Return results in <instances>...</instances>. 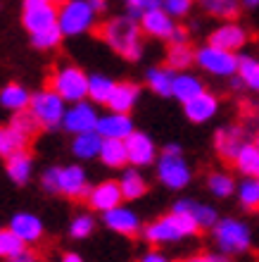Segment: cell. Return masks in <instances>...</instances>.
I'll use <instances>...</instances> for the list:
<instances>
[{"label": "cell", "instance_id": "ba28073f", "mask_svg": "<svg viewBox=\"0 0 259 262\" xmlns=\"http://www.w3.org/2000/svg\"><path fill=\"white\" fill-rule=\"evenodd\" d=\"M67 110H69L67 100L60 93H55L53 89H43L38 93H34L31 105H29V112L38 119L41 129H45V131H53L57 126H62Z\"/></svg>", "mask_w": 259, "mask_h": 262}, {"label": "cell", "instance_id": "1f68e13d", "mask_svg": "<svg viewBox=\"0 0 259 262\" xmlns=\"http://www.w3.org/2000/svg\"><path fill=\"white\" fill-rule=\"evenodd\" d=\"M200 5H202V10H205L209 17L233 21L238 17L243 0H200Z\"/></svg>", "mask_w": 259, "mask_h": 262}, {"label": "cell", "instance_id": "f5cc1de1", "mask_svg": "<svg viewBox=\"0 0 259 262\" xmlns=\"http://www.w3.org/2000/svg\"><path fill=\"white\" fill-rule=\"evenodd\" d=\"M171 262H191V260H171Z\"/></svg>", "mask_w": 259, "mask_h": 262}, {"label": "cell", "instance_id": "9a60e30c", "mask_svg": "<svg viewBox=\"0 0 259 262\" xmlns=\"http://www.w3.org/2000/svg\"><path fill=\"white\" fill-rule=\"evenodd\" d=\"M247 38H250L247 29L243 27V24H238V21H224L221 27H217L209 34L211 46L224 48V50H231V53H238V50L247 43Z\"/></svg>", "mask_w": 259, "mask_h": 262}, {"label": "cell", "instance_id": "52a82bcc", "mask_svg": "<svg viewBox=\"0 0 259 262\" xmlns=\"http://www.w3.org/2000/svg\"><path fill=\"white\" fill-rule=\"evenodd\" d=\"M157 179L169 191H178V188H185L191 184L193 172L191 165L185 162L183 152H181V145L169 143L162 150V155L157 160Z\"/></svg>", "mask_w": 259, "mask_h": 262}, {"label": "cell", "instance_id": "2e32d148", "mask_svg": "<svg viewBox=\"0 0 259 262\" xmlns=\"http://www.w3.org/2000/svg\"><path fill=\"white\" fill-rule=\"evenodd\" d=\"M103 222L109 231H114L119 236H136L140 231V217H138L131 207H114L109 212L103 214Z\"/></svg>", "mask_w": 259, "mask_h": 262}, {"label": "cell", "instance_id": "cb8c5ba5", "mask_svg": "<svg viewBox=\"0 0 259 262\" xmlns=\"http://www.w3.org/2000/svg\"><path fill=\"white\" fill-rule=\"evenodd\" d=\"M103 143H105V138L100 136L98 131L76 134L74 141H72V152H74V158H79V160L100 158V152H103Z\"/></svg>", "mask_w": 259, "mask_h": 262}, {"label": "cell", "instance_id": "30bf717a", "mask_svg": "<svg viewBox=\"0 0 259 262\" xmlns=\"http://www.w3.org/2000/svg\"><path fill=\"white\" fill-rule=\"evenodd\" d=\"M98 122H100V115L96 112V103H90V100H81V103H72V107H69L67 115H64L62 129L76 136V134L96 131Z\"/></svg>", "mask_w": 259, "mask_h": 262}, {"label": "cell", "instance_id": "db71d44e", "mask_svg": "<svg viewBox=\"0 0 259 262\" xmlns=\"http://www.w3.org/2000/svg\"><path fill=\"white\" fill-rule=\"evenodd\" d=\"M122 3H124V5H126V3H129V0H122Z\"/></svg>", "mask_w": 259, "mask_h": 262}, {"label": "cell", "instance_id": "6da1fadb", "mask_svg": "<svg viewBox=\"0 0 259 262\" xmlns=\"http://www.w3.org/2000/svg\"><path fill=\"white\" fill-rule=\"evenodd\" d=\"M140 24L131 14L112 17L100 27V36L109 48L119 53L126 60H140L143 55V41H140Z\"/></svg>", "mask_w": 259, "mask_h": 262}, {"label": "cell", "instance_id": "d6986e66", "mask_svg": "<svg viewBox=\"0 0 259 262\" xmlns=\"http://www.w3.org/2000/svg\"><path fill=\"white\" fill-rule=\"evenodd\" d=\"M183 112L191 122H195V124H205V122H209V119L219 112V98L214 96V93H207L205 91V93L195 96L193 100L183 103Z\"/></svg>", "mask_w": 259, "mask_h": 262}, {"label": "cell", "instance_id": "f907efd6", "mask_svg": "<svg viewBox=\"0 0 259 262\" xmlns=\"http://www.w3.org/2000/svg\"><path fill=\"white\" fill-rule=\"evenodd\" d=\"M243 7H247V10H254V7H259V0H243Z\"/></svg>", "mask_w": 259, "mask_h": 262}, {"label": "cell", "instance_id": "c3c4849f", "mask_svg": "<svg viewBox=\"0 0 259 262\" xmlns=\"http://www.w3.org/2000/svg\"><path fill=\"white\" fill-rule=\"evenodd\" d=\"M90 3H93V7H96V12H98V14L107 10V0H90Z\"/></svg>", "mask_w": 259, "mask_h": 262}, {"label": "cell", "instance_id": "d590c367", "mask_svg": "<svg viewBox=\"0 0 259 262\" xmlns=\"http://www.w3.org/2000/svg\"><path fill=\"white\" fill-rule=\"evenodd\" d=\"M238 79L243 81V86L252 91H259V60L252 55H240L238 64Z\"/></svg>", "mask_w": 259, "mask_h": 262}, {"label": "cell", "instance_id": "d6a6232c", "mask_svg": "<svg viewBox=\"0 0 259 262\" xmlns=\"http://www.w3.org/2000/svg\"><path fill=\"white\" fill-rule=\"evenodd\" d=\"M193 62H195V50L188 43H169L167 67H171L174 72H185Z\"/></svg>", "mask_w": 259, "mask_h": 262}, {"label": "cell", "instance_id": "bcb514c9", "mask_svg": "<svg viewBox=\"0 0 259 262\" xmlns=\"http://www.w3.org/2000/svg\"><path fill=\"white\" fill-rule=\"evenodd\" d=\"M7 262H38V260H36V255L31 250H27V253H21V255L12 257V260H7Z\"/></svg>", "mask_w": 259, "mask_h": 262}, {"label": "cell", "instance_id": "8fae6325", "mask_svg": "<svg viewBox=\"0 0 259 262\" xmlns=\"http://www.w3.org/2000/svg\"><path fill=\"white\" fill-rule=\"evenodd\" d=\"M245 143H250V141H247L243 126L228 124V126H221V129L214 134V148H217L219 158L224 160V162H236L238 152L243 150Z\"/></svg>", "mask_w": 259, "mask_h": 262}, {"label": "cell", "instance_id": "7402d4cb", "mask_svg": "<svg viewBox=\"0 0 259 262\" xmlns=\"http://www.w3.org/2000/svg\"><path fill=\"white\" fill-rule=\"evenodd\" d=\"M5 172H7V179L17 184V186H24L29 184L31 174H34V158L29 155V150H19L5 158Z\"/></svg>", "mask_w": 259, "mask_h": 262}, {"label": "cell", "instance_id": "4316f807", "mask_svg": "<svg viewBox=\"0 0 259 262\" xmlns=\"http://www.w3.org/2000/svg\"><path fill=\"white\" fill-rule=\"evenodd\" d=\"M119 186H122L124 200H138L148 193V181H145L143 172L138 167H126L122 172V179H119Z\"/></svg>", "mask_w": 259, "mask_h": 262}, {"label": "cell", "instance_id": "7dc6e473", "mask_svg": "<svg viewBox=\"0 0 259 262\" xmlns=\"http://www.w3.org/2000/svg\"><path fill=\"white\" fill-rule=\"evenodd\" d=\"M60 262H83V257L79 255V253H64V255L60 257Z\"/></svg>", "mask_w": 259, "mask_h": 262}, {"label": "cell", "instance_id": "816d5d0a", "mask_svg": "<svg viewBox=\"0 0 259 262\" xmlns=\"http://www.w3.org/2000/svg\"><path fill=\"white\" fill-rule=\"evenodd\" d=\"M254 143H257V145H259V131H257V136H254Z\"/></svg>", "mask_w": 259, "mask_h": 262}, {"label": "cell", "instance_id": "60d3db41", "mask_svg": "<svg viewBox=\"0 0 259 262\" xmlns=\"http://www.w3.org/2000/svg\"><path fill=\"white\" fill-rule=\"evenodd\" d=\"M159 7H162V0H129L126 3V14L136 17V19H143V14L159 10Z\"/></svg>", "mask_w": 259, "mask_h": 262}, {"label": "cell", "instance_id": "ac0fdd59", "mask_svg": "<svg viewBox=\"0 0 259 262\" xmlns=\"http://www.w3.org/2000/svg\"><path fill=\"white\" fill-rule=\"evenodd\" d=\"M7 227L12 229L14 234L19 236L21 241L27 243V246H34V243H38L43 238V222L41 217H36V214L31 212H17L12 214V220H10V224Z\"/></svg>", "mask_w": 259, "mask_h": 262}, {"label": "cell", "instance_id": "3957f363", "mask_svg": "<svg viewBox=\"0 0 259 262\" xmlns=\"http://www.w3.org/2000/svg\"><path fill=\"white\" fill-rule=\"evenodd\" d=\"M198 231L200 227L195 224V220L191 214L171 210L169 214H162L155 222H150L143 229V236L145 241L152 243V246H162V243H176V241H183V238H191Z\"/></svg>", "mask_w": 259, "mask_h": 262}, {"label": "cell", "instance_id": "e0dca14e", "mask_svg": "<svg viewBox=\"0 0 259 262\" xmlns=\"http://www.w3.org/2000/svg\"><path fill=\"white\" fill-rule=\"evenodd\" d=\"M174 212L191 214L200 229H214L217 227V222L221 220L219 212H217V207L207 205V203H198V200H193V198L176 200V203H174Z\"/></svg>", "mask_w": 259, "mask_h": 262}, {"label": "cell", "instance_id": "83f0119b", "mask_svg": "<svg viewBox=\"0 0 259 262\" xmlns=\"http://www.w3.org/2000/svg\"><path fill=\"white\" fill-rule=\"evenodd\" d=\"M29 143H31V138L27 134H21L19 129H14L12 124H5L0 129V155L3 158H10V155L19 150H27Z\"/></svg>", "mask_w": 259, "mask_h": 262}, {"label": "cell", "instance_id": "277c9868", "mask_svg": "<svg viewBox=\"0 0 259 262\" xmlns=\"http://www.w3.org/2000/svg\"><path fill=\"white\" fill-rule=\"evenodd\" d=\"M88 83H90V74H86L76 64L62 62L53 69V74L48 79V89L60 93L67 103H81V100L88 98Z\"/></svg>", "mask_w": 259, "mask_h": 262}, {"label": "cell", "instance_id": "836d02e7", "mask_svg": "<svg viewBox=\"0 0 259 262\" xmlns=\"http://www.w3.org/2000/svg\"><path fill=\"white\" fill-rule=\"evenodd\" d=\"M233 165H236V169H238L240 174H245V177H259V145L254 143V141L252 143H245Z\"/></svg>", "mask_w": 259, "mask_h": 262}, {"label": "cell", "instance_id": "681fc988", "mask_svg": "<svg viewBox=\"0 0 259 262\" xmlns=\"http://www.w3.org/2000/svg\"><path fill=\"white\" fill-rule=\"evenodd\" d=\"M45 3H55V0H24V7H34V5H45Z\"/></svg>", "mask_w": 259, "mask_h": 262}, {"label": "cell", "instance_id": "484cf974", "mask_svg": "<svg viewBox=\"0 0 259 262\" xmlns=\"http://www.w3.org/2000/svg\"><path fill=\"white\" fill-rule=\"evenodd\" d=\"M31 98L34 96H31L21 83H7V86H3V91H0V105H3L5 110H10L12 115L14 112L29 110Z\"/></svg>", "mask_w": 259, "mask_h": 262}, {"label": "cell", "instance_id": "7a4b0ae2", "mask_svg": "<svg viewBox=\"0 0 259 262\" xmlns=\"http://www.w3.org/2000/svg\"><path fill=\"white\" fill-rule=\"evenodd\" d=\"M41 188L45 193L79 200V198H88L93 186H88V174H86L83 167L67 165V167H48L41 174Z\"/></svg>", "mask_w": 259, "mask_h": 262}, {"label": "cell", "instance_id": "7bdbcfd3", "mask_svg": "<svg viewBox=\"0 0 259 262\" xmlns=\"http://www.w3.org/2000/svg\"><path fill=\"white\" fill-rule=\"evenodd\" d=\"M191 262H233L231 255H224V253H200V255H195Z\"/></svg>", "mask_w": 259, "mask_h": 262}, {"label": "cell", "instance_id": "11a10c76", "mask_svg": "<svg viewBox=\"0 0 259 262\" xmlns=\"http://www.w3.org/2000/svg\"><path fill=\"white\" fill-rule=\"evenodd\" d=\"M55 3H64V0H55Z\"/></svg>", "mask_w": 259, "mask_h": 262}, {"label": "cell", "instance_id": "ab89813d", "mask_svg": "<svg viewBox=\"0 0 259 262\" xmlns=\"http://www.w3.org/2000/svg\"><path fill=\"white\" fill-rule=\"evenodd\" d=\"M64 38L60 27H50L45 31H38V34H31V43H34V48L38 50H53L60 46V41Z\"/></svg>", "mask_w": 259, "mask_h": 262}, {"label": "cell", "instance_id": "5b68a950", "mask_svg": "<svg viewBox=\"0 0 259 262\" xmlns=\"http://www.w3.org/2000/svg\"><path fill=\"white\" fill-rule=\"evenodd\" d=\"M98 12L90 0H64L60 3V17H57V27L67 38L88 34L96 27Z\"/></svg>", "mask_w": 259, "mask_h": 262}, {"label": "cell", "instance_id": "d4e9b609", "mask_svg": "<svg viewBox=\"0 0 259 262\" xmlns=\"http://www.w3.org/2000/svg\"><path fill=\"white\" fill-rule=\"evenodd\" d=\"M178 72H174L171 67H150L148 74H145V83L150 86L152 93L162 98L174 96V79H176Z\"/></svg>", "mask_w": 259, "mask_h": 262}, {"label": "cell", "instance_id": "4fadbf2b", "mask_svg": "<svg viewBox=\"0 0 259 262\" xmlns=\"http://www.w3.org/2000/svg\"><path fill=\"white\" fill-rule=\"evenodd\" d=\"M57 17H60V5H55V3L21 10V24L29 34H38V31H45L50 27H57Z\"/></svg>", "mask_w": 259, "mask_h": 262}, {"label": "cell", "instance_id": "f35d334b", "mask_svg": "<svg viewBox=\"0 0 259 262\" xmlns=\"http://www.w3.org/2000/svg\"><path fill=\"white\" fill-rule=\"evenodd\" d=\"M93 231H96V220H93V214L90 212H79L74 220L69 222V236L76 238V241L88 238Z\"/></svg>", "mask_w": 259, "mask_h": 262}, {"label": "cell", "instance_id": "74e56055", "mask_svg": "<svg viewBox=\"0 0 259 262\" xmlns=\"http://www.w3.org/2000/svg\"><path fill=\"white\" fill-rule=\"evenodd\" d=\"M21 253H27V243L21 241L10 227L3 229L0 231V255L5 260H12V257L21 255Z\"/></svg>", "mask_w": 259, "mask_h": 262}, {"label": "cell", "instance_id": "f6af8a7d", "mask_svg": "<svg viewBox=\"0 0 259 262\" xmlns=\"http://www.w3.org/2000/svg\"><path fill=\"white\" fill-rule=\"evenodd\" d=\"M140 262H169V260H167L159 250H148V253L140 257Z\"/></svg>", "mask_w": 259, "mask_h": 262}, {"label": "cell", "instance_id": "7c38bea8", "mask_svg": "<svg viewBox=\"0 0 259 262\" xmlns=\"http://www.w3.org/2000/svg\"><path fill=\"white\" fill-rule=\"evenodd\" d=\"M126 150H129L131 167H150L157 162V145L145 131H133L126 138Z\"/></svg>", "mask_w": 259, "mask_h": 262}, {"label": "cell", "instance_id": "ee69618b", "mask_svg": "<svg viewBox=\"0 0 259 262\" xmlns=\"http://www.w3.org/2000/svg\"><path fill=\"white\" fill-rule=\"evenodd\" d=\"M169 43H188V29L185 27H178L174 29V34L169 36Z\"/></svg>", "mask_w": 259, "mask_h": 262}, {"label": "cell", "instance_id": "603a6c76", "mask_svg": "<svg viewBox=\"0 0 259 262\" xmlns=\"http://www.w3.org/2000/svg\"><path fill=\"white\" fill-rule=\"evenodd\" d=\"M138 96H140V89H138L133 81H119L116 83L114 93L109 98V112H122V115H129L138 103Z\"/></svg>", "mask_w": 259, "mask_h": 262}, {"label": "cell", "instance_id": "f546056e", "mask_svg": "<svg viewBox=\"0 0 259 262\" xmlns=\"http://www.w3.org/2000/svg\"><path fill=\"white\" fill-rule=\"evenodd\" d=\"M200 93H205V86H202V81L198 76L185 74V72L176 74V79H174V98L178 103H188V100H193Z\"/></svg>", "mask_w": 259, "mask_h": 262}, {"label": "cell", "instance_id": "b9f144b4", "mask_svg": "<svg viewBox=\"0 0 259 262\" xmlns=\"http://www.w3.org/2000/svg\"><path fill=\"white\" fill-rule=\"evenodd\" d=\"M191 5H193V0H162V10L167 14H171L174 19L185 17V14L191 12Z\"/></svg>", "mask_w": 259, "mask_h": 262}, {"label": "cell", "instance_id": "9c48e42d", "mask_svg": "<svg viewBox=\"0 0 259 262\" xmlns=\"http://www.w3.org/2000/svg\"><path fill=\"white\" fill-rule=\"evenodd\" d=\"M195 62H198L200 69H205L207 74H214V76H236L238 74V64H240V57L231 50H224V48H217V46H202V48L195 50Z\"/></svg>", "mask_w": 259, "mask_h": 262}, {"label": "cell", "instance_id": "8992f818", "mask_svg": "<svg viewBox=\"0 0 259 262\" xmlns=\"http://www.w3.org/2000/svg\"><path fill=\"white\" fill-rule=\"evenodd\" d=\"M211 241H214L219 253L240 255L252 246V234H250V227L243 220L224 217V220L217 222V227L211 229Z\"/></svg>", "mask_w": 259, "mask_h": 262}, {"label": "cell", "instance_id": "5bb4252c", "mask_svg": "<svg viewBox=\"0 0 259 262\" xmlns=\"http://www.w3.org/2000/svg\"><path fill=\"white\" fill-rule=\"evenodd\" d=\"M86 200H88L90 210L105 214V212H109V210H114V207L122 205L124 193H122L119 181H100V184H96V186L90 188V193Z\"/></svg>", "mask_w": 259, "mask_h": 262}, {"label": "cell", "instance_id": "f1b7e54d", "mask_svg": "<svg viewBox=\"0 0 259 262\" xmlns=\"http://www.w3.org/2000/svg\"><path fill=\"white\" fill-rule=\"evenodd\" d=\"M100 160H103L105 167H112V169H119V167L129 165V150H126V141H119V138H105L103 152H100Z\"/></svg>", "mask_w": 259, "mask_h": 262}, {"label": "cell", "instance_id": "e575fe53", "mask_svg": "<svg viewBox=\"0 0 259 262\" xmlns=\"http://www.w3.org/2000/svg\"><path fill=\"white\" fill-rule=\"evenodd\" d=\"M238 200L243 210L257 212L259 210V177H245V181L238 184Z\"/></svg>", "mask_w": 259, "mask_h": 262}, {"label": "cell", "instance_id": "44dd1931", "mask_svg": "<svg viewBox=\"0 0 259 262\" xmlns=\"http://www.w3.org/2000/svg\"><path fill=\"white\" fill-rule=\"evenodd\" d=\"M96 131L103 138H119V141H126L136 129H133V122H131L129 115L109 112V115H103V117H100Z\"/></svg>", "mask_w": 259, "mask_h": 262}, {"label": "cell", "instance_id": "4dcf8cb0", "mask_svg": "<svg viewBox=\"0 0 259 262\" xmlns=\"http://www.w3.org/2000/svg\"><path fill=\"white\" fill-rule=\"evenodd\" d=\"M116 89V81H112L105 74H90V83H88V100L96 105H107L112 93Z\"/></svg>", "mask_w": 259, "mask_h": 262}, {"label": "cell", "instance_id": "ffe728a7", "mask_svg": "<svg viewBox=\"0 0 259 262\" xmlns=\"http://www.w3.org/2000/svg\"><path fill=\"white\" fill-rule=\"evenodd\" d=\"M140 29H143V34L150 36V38H164V41H169V36L174 34V29H176V21H174L171 14H167L162 7H159V10H152V12L143 14Z\"/></svg>", "mask_w": 259, "mask_h": 262}, {"label": "cell", "instance_id": "8d00e7d4", "mask_svg": "<svg viewBox=\"0 0 259 262\" xmlns=\"http://www.w3.org/2000/svg\"><path fill=\"white\" fill-rule=\"evenodd\" d=\"M207 188L211 191V195H217V198H228V195L236 193V179H233L231 174L226 172H211L207 177Z\"/></svg>", "mask_w": 259, "mask_h": 262}]
</instances>
